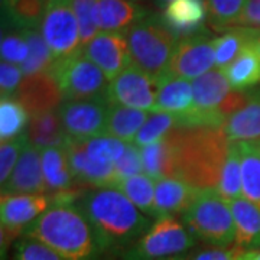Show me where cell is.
<instances>
[{
  "label": "cell",
  "instance_id": "f1b7e54d",
  "mask_svg": "<svg viewBox=\"0 0 260 260\" xmlns=\"http://www.w3.org/2000/svg\"><path fill=\"white\" fill-rule=\"evenodd\" d=\"M242 156L243 197L260 208V145L259 142H239Z\"/></svg>",
  "mask_w": 260,
  "mask_h": 260
},
{
  "label": "cell",
  "instance_id": "d4e9b609",
  "mask_svg": "<svg viewBox=\"0 0 260 260\" xmlns=\"http://www.w3.org/2000/svg\"><path fill=\"white\" fill-rule=\"evenodd\" d=\"M223 73L236 91H247L257 85L260 83V52L254 42L244 48Z\"/></svg>",
  "mask_w": 260,
  "mask_h": 260
},
{
  "label": "cell",
  "instance_id": "6da1fadb",
  "mask_svg": "<svg viewBox=\"0 0 260 260\" xmlns=\"http://www.w3.org/2000/svg\"><path fill=\"white\" fill-rule=\"evenodd\" d=\"M73 203L91 223L106 253L121 254L153 224L149 215L113 186L75 191Z\"/></svg>",
  "mask_w": 260,
  "mask_h": 260
},
{
  "label": "cell",
  "instance_id": "74e56055",
  "mask_svg": "<svg viewBox=\"0 0 260 260\" xmlns=\"http://www.w3.org/2000/svg\"><path fill=\"white\" fill-rule=\"evenodd\" d=\"M2 61L22 67L28 59L29 45L22 29H3L0 44Z\"/></svg>",
  "mask_w": 260,
  "mask_h": 260
},
{
  "label": "cell",
  "instance_id": "7a4b0ae2",
  "mask_svg": "<svg viewBox=\"0 0 260 260\" xmlns=\"http://www.w3.org/2000/svg\"><path fill=\"white\" fill-rule=\"evenodd\" d=\"M167 138L175 178L198 191H217L230 145L223 126H177Z\"/></svg>",
  "mask_w": 260,
  "mask_h": 260
},
{
  "label": "cell",
  "instance_id": "e0dca14e",
  "mask_svg": "<svg viewBox=\"0 0 260 260\" xmlns=\"http://www.w3.org/2000/svg\"><path fill=\"white\" fill-rule=\"evenodd\" d=\"M10 194H47L41 150L29 140L8 182L2 185V195Z\"/></svg>",
  "mask_w": 260,
  "mask_h": 260
},
{
  "label": "cell",
  "instance_id": "1f68e13d",
  "mask_svg": "<svg viewBox=\"0 0 260 260\" xmlns=\"http://www.w3.org/2000/svg\"><path fill=\"white\" fill-rule=\"evenodd\" d=\"M22 30L29 45L28 59L20 67L23 75L29 77L38 73L51 71L52 67L55 65L56 58L52 54L51 48L48 47L47 41L42 37L41 30L39 29H22Z\"/></svg>",
  "mask_w": 260,
  "mask_h": 260
},
{
  "label": "cell",
  "instance_id": "5b68a950",
  "mask_svg": "<svg viewBox=\"0 0 260 260\" xmlns=\"http://www.w3.org/2000/svg\"><path fill=\"white\" fill-rule=\"evenodd\" d=\"M182 223L197 240L211 247H230L236 240L232 208L215 191H201L182 214Z\"/></svg>",
  "mask_w": 260,
  "mask_h": 260
},
{
  "label": "cell",
  "instance_id": "816d5d0a",
  "mask_svg": "<svg viewBox=\"0 0 260 260\" xmlns=\"http://www.w3.org/2000/svg\"><path fill=\"white\" fill-rule=\"evenodd\" d=\"M259 145H260V142H259Z\"/></svg>",
  "mask_w": 260,
  "mask_h": 260
},
{
  "label": "cell",
  "instance_id": "ffe728a7",
  "mask_svg": "<svg viewBox=\"0 0 260 260\" xmlns=\"http://www.w3.org/2000/svg\"><path fill=\"white\" fill-rule=\"evenodd\" d=\"M201 191L186 184L179 178H164L156 181L155 186V210L156 220L167 215L184 214L194 203Z\"/></svg>",
  "mask_w": 260,
  "mask_h": 260
},
{
  "label": "cell",
  "instance_id": "277c9868",
  "mask_svg": "<svg viewBox=\"0 0 260 260\" xmlns=\"http://www.w3.org/2000/svg\"><path fill=\"white\" fill-rule=\"evenodd\" d=\"M132 64L158 80L167 73L178 39L162 22L160 13L150 12L126 32Z\"/></svg>",
  "mask_w": 260,
  "mask_h": 260
},
{
  "label": "cell",
  "instance_id": "bcb514c9",
  "mask_svg": "<svg viewBox=\"0 0 260 260\" xmlns=\"http://www.w3.org/2000/svg\"><path fill=\"white\" fill-rule=\"evenodd\" d=\"M240 260H260V250L246 251L240 256Z\"/></svg>",
  "mask_w": 260,
  "mask_h": 260
},
{
  "label": "cell",
  "instance_id": "836d02e7",
  "mask_svg": "<svg viewBox=\"0 0 260 260\" xmlns=\"http://www.w3.org/2000/svg\"><path fill=\"white\" fill-rule=\"evenodd\" d=\"M29 113L15 97H2L0 102V139H15L26 133Z\"/></svg>",
  "mask_w": 260,
  "mask_h": 260
},
{
  "label": "cell",
  "instance_id": "4dcf8cb0",
  "mask_svg": "<svg viewBox=\"0 0 260 260\" xmlns=\"http://www.w3.org/2000/svg\"><path fill=\"white\" fill-rule=\"evenodd\" d=\"M155 186L156 185L152 178L139 174V175L130 177L127 179H123L113 188H117L119 191H121L142 213L156 220Z\"/></svg>",
  "mask_w": 260,
  "mask_h": 260
},
{
  "label": "cell",
  "instance_id": "7dc6e473",
  "mask_svg": "<svg viewBox=\"0 0 260 260\" xmlns=\"http://www.w3.org/2000/svg\"><path fill=\"white\" fill-rule=\"evenodd\" d=\"M146 2H149V3L152 5V8H156V9H164V8L167 6L171 0H146Z\"/></svg>",
  "mask_w": 260,
  "mask_h": 260
},
{
  "label": "cell",
  "instance_id": "f907efd6",
  "mask_svg": "<svg viewBox=\"0 0 260 260\" xmlns=\"http://www.w3.org/2000/svg\"><path fill=\"white\" fill-rule=\"evenodd\" d=\"M136 2H142V0H136Z\"/></svg>",
  "mask_w": 260,
  "mask_h": 260
},
{
  "label": "cell",
  "instance_id": "60d3db41",
  "mask_svg": "<svg viewBox=\"0 0 260 260\" xmlns=\"http://www.w3.org/2000/svg\"><path fill=\"white\" fill-rule=\"evenodd\" d=\"M28 140V132H26L19 138L2 142V146H0V182L2 185L8 182Z\"/></svg>",
  "mask_w": 260,
  "mask_h": 260
},
{
  "label": "cell",
  "instance_id": "4316f807",
  "mask_svg": "<svg viewBox=\"0 0 260 260\" xmlns=\"http://www.w3.org/2000/svg\"><path fill=\"white\" fill-rule=\"evenodd\" d=\"M259 34L260 30L257 29L233 26L224 30L223 35L215 37L214 39L215 67L218 70H224L225 67H229L244 48L256 41Z\"/></svg>",
  "mask_w": 260,
  "mask_h": 260
},
{
  "label": "cell",
  "instance_id": "484cf974",
  "mask_svg": "<svg viewBox=\"0 0 260 260\" xmlns=\"http://www.w3.org/2000/svg\"><path fill=\"white\" fill-rule=\"evenodd\" d=\"M150 113L120 104H110L106 120V135L132 143L139 130L149 119Z\"/></svg>",
  "mask_w": 260,
  "mask_h": 260
},
{
  "label": "cell",
  "instance_id": "7c38bea8",
  "mask_svg": "<svg viewBox=\"0 0 260 260\" xmlns=\"http://www.w3.org/2000/svg\"><path fill=\"white\" fill-rule=\"evenodd\" d=\"M214 39L210 30L179 39L171 56L167 73L185 80L198 78L215 65Z\"/></svg>",
  "mask_w": 260,
  "mask_h": 260
},
{
  "label": "cell",
  "instance_id": "9a60e30c",
  "mask_svg": "<svg viewBox=\"0 0 260 260\" xmlns=\"http://www.w3.org/2000/svg\"><path fill=\"white\" fill-rule=\"evenodd\" d=\"M67 155L77 185H90L93 188H109L114 186L116 169L113 162L94 160L84 148V140L70 139L67 143Z\"/></svg>",
  "mask_w": 260,
  "mask_h": 260
},
{
  "label": "cell",
  "instance_id": "603a6c76",
  "mask_svg": "<svg viewBox=\"0 0 260 260\" xmlns=\"http://www.w3.org/2000/svg\"><path fill=\"white\" fill-rule=\"evenodd\" d=\"M194 107V93L191 83L165 73L158 78L156 112H165L175 116H185Z\"/></svg>",
  "mask_w": 260,
  "mask_h": 260
},
{
  "label": "cell",
  "instance_id": "b9f144b4",
  "mask_svg": "<svg viewBox=\"0 0 260 260\" xmlns=\"http://www.w3.org/2000/svg\"><path fill=\"white\" fill-rule=\"evenodd\" d=\"M114 169H116V179H117L116 184H119L123 179H127L130 177L139 175L140 172L143 171L142 155H140L139 146H136L133 142L127 143V148L124 150V153L114 164Z\"/></svg>",
  "mask_w": 260,
  "mask_h": 260
},
{
  "label": "cell",
  "instance_id": "83f0119b",
  "mask_svg": "<svg viewBox=\"0 0 260 260\" xmlns=\"http://www.w3.org/2000/svg\"><path fill=\"white\" fill-rule=\"evenodd\" d=\"M29 142L39 150L51 146H67V136L58 110L30 117L28 127Z\"/></svg>",
  "mask_w": 260,
  "mask_h": 260
},
{
  "label": "cell",
  "instance_id": "8d00e7d4",
  "mask_svg": "<svg viewBox=\"0 0 260 260\" xmlns=\"http://www.w3.org/2000/svg\"><path fill=\"white\" fill-rule=\"evenodd\" d=\"M84 148L87 155L94 160L116 164L127 148V142L113 138L110 135H102L84 140Z\"/></svg>",
  "mask_w": 260,
  "mask_h": 260
},
{
  "label": "cell",
  "instance_id": "4fadbf2b",
  "mask_svg": "<svg viewBox=\"0 0 260 260\" xmlns=\"http://www.w3.org/2000/svg\"><path fill=\"white\" fill-rule=\"evenodd\" d=\"M81 51L102 70L109 81L132 65L127 39L120 32H99Z\"/></svg>",
  "mask_w": 260,
  "mask_h": 260
},
{
  "label": "cell",
  "instance_id": "f35d334b",
  "mask_svg": "<svg viewBox=\"0 0 260 260\" xmlns=\"http://www.w3.org/2000/svg\"><path fill=\"white\" fill-rule=\"evenodd\" d=\"M13 260H65L52 247L30 236L22 234L13 246Z\"/></svg>",
  "mask_w": 260,
  "mask_h": 260
},
{
  "label": "cell",
  "instance_id": "2e32d148",
  "mask_svg": "<svg viewBox=\"0 0 260 260\" xmlns=\"http://www.w3.org/2000/svg\"><path fill=\"white\" fill-rule=\"evenodd\" d=\"M160 18L178 41L208 30L204 0H171L160 12Z\"/></svg>",
  "mask_w": 260,
  "mask_h": 260
},
{
  "label": "cell",
  "instance_id": "ba28073f",
  "mask_svg": "<svg viewBox=\"0 0 260 260\" xmlns=\"http://www.w3.org/2000/svg\"><path fill=\"white\" fill-rule=\"evenodd\" d=\"M41 34L56 59L73 55L83 49L80 25L71 0H48L41 23Z\"/></svg>",
  "mask_w": 260,
  "mask_h": 260
},
{
  "label": "cell",
  "instance_id": "8992f818",
  "mask_svg": "<svg viewBox=\"0 0 260 260\" xmlns=\"http://www.w3.org/2000/svg\"><path fill=\"white\" fill-rule=\"evenodd\" d=\"M197 239L177 215L160 217L139 240L123 251L121 260H165L184 256L194 249Z\"/></svg>",
  "mask_w": 260,
  "mask_h": 260
},
{
  "label": "cell",
  "instance_id": "52a82bcc",
  "mask_svg": "<svg viewBox=\"0 0 260 260\" xmlns=\"http://www.w3.org/2000/svg\"><path fill=\"white\" fill-rule=\"evenodd\" d=\"M64 100H87L106 95L109 80L102 70L78 51L56 59L51 70Z\"/></svg>",
  "mask_w": 260,
  "mask_h": 260
},
{
  "label": "cell",
  "instance_id": "d6986e66",
  "mask_svg": "<svg viewBox=\"0 0 260 260\" xmlns=\"http://www.w3.org/2000/svg\"><path fill=\"white\" fill-rule=\"evenodd\" d=\"M224 132L230 142H260V90H249L239 109L225 117Z\"/></svg>",
  "mask_w": 260,
  "mask_h": 260
},
{
  "label": "cell",
  "instance_id": "ab89813d",
  "mask_svg": "<svg viewBox=\"0 0 260 260\" xmlns=\"http://www.w3.org/2000/svg\"><path fill=\"white\" fill-rule=\"evenodd\" d=\"M73 9L80 25L81 34V47H85L99 30V25L95 20V8L99 0H71Z\"/></svg>",
  "mask_w": 260,
  "mask_h": 260
},
{
  "label": "cell",
  "instance_id": "3957f363",
  "mask_svg": "<svg viewBox=\"0 0 260 260\" xmlns=\"http://www.w3.org/2000/svg\"><path fill=\"white\" fill-rule=\"evenodd\" d=\"M74 192L52 197L54 204L23 234L48 244L65 260H102L106 251L91 223L73 203Z\"/></svg>",
  "mask_w": 260,
  "mask_h": 260
},
{
  "label": "cell",
  "instance_id": "e575fe53",
  "mask_svg": "<svg viewBox=\"0 0 260 260\" xmlns=\"http://www.w3.org/2000/svg\"><path fill=\"white\" fill-rule=\"evenodd\" d=\"M208 25L215 32H221L236 26L246 0H204Z\"/></svg>",
  "mask_w": 260,
  "mask_h": 260
},
{
  "label": "cell",
  "instance_id": "5bb4252c",
  "mask_svg": "<svg viewBox=\"0 0 260 260\" xmlns=\"http://www.w3.org/2000/svg\"><path fill=\"white\" fill-rule=\"evenodd\" d=\"M15 99L26 109L30 117L55 112L64 100L59 85L51 71L25 77Z\"/></svg>",
  "mask_w": 260,
  "mask_h": 260
},
{
  "label": "cell",
  "instance_id": "d590c367",
  "mask_svg": "<svg viewBox=\"0 0 260 260\" xmlns=\"http://www.w3.org/2000/svg\"><path fill=\"white\" fill-rule=\"evenodd\" d=\"M179 124V116L165 112H152L143 127L139 130L138 136L135 138V145L143 148L150 143L164 139L168 133Z\"/></svg>",
  "mask_w": 260,
  "mask_h": 260
},
{
  "label": "cell",
  "instance_id": "7402d4cb",
  "mask_svg": "<svg viewBox=\"0 0 260 260\" xmlns=\"http://www.w3.org/2000/svg\"><path fill=\"white\" fill-rule=\"evenodd\" d=\"M41 160L48 195L56 197L75 191L74 186L77 184L71 174L65 146H51L42 149Z\"/></svg>",
  "mask_w": 260,
  "mask_h": 260
},
{
  "label": "cell",
  "instance_id": "8fae6325",
  "mask_svg": "<svg viewBox=\"0 0 260 260\" xmlns=\"http://www.w3.org/2000/svg\"><path fill=\"white\" fill-rule=\"evenodd\" d=\"M158 80L132 64L107 85L106 99L110 104H120L145 112H156Z\"/></svg>",
  "mask_w": 260,
  "mask_h": 260
},
{
  "label": "cell",
  "instance_id": "c3c4849f",
  "mask_svg": "<svg viewBox=\"0 0 260 260\" xmlns=\"http://www.w3.org/2000/svg\"><path fill=\"white\" fill-rule=\"evenodd\" d=\"M254 45H256V48L259 49V52H260V34H259V37L256 38V41H254Z\"/></svg>",
  "mask_w": 260,
  "mask_h": 260
},
{
  "label": "cell",
  "instance_id": "681fc988",
  "mask_svg": "<svg viewBox=\"0 0 260 260\" xmlns=\"http://www.w3.org/2000/svg\"><path fill=\"white\" fill-rule=\"evenodd\" d=\"M165 260H186L185 256H178V257H171V259H165Z\"/></svg>",
  "mask_w": 260,
  "mask_h": 260
},
{
  "label": "cell",
  "instance_id": "ee69618b",
  "mask_svg": "<svg viewBox=\"0 0 260 260\" xmlns=\"http://www.w3.org/2000/svg\"><path fill=\"white\" fill-rule=\"evenodd\" d=\"M243 251L233 244L230 247H208L195 253L188 260H240Z\"/></svg>",
  "mask_w": 260,
  "mask_h": 260
},
{
  "label": "cell",
  "instance_id": "ac0fdd59",
  "mask_svg": "<svg viewBox=\"0 0 260 260\" xmlns=\"http://www.w3.org/2000/svg\"><path fill=\"white\" fill-rule=\"evenodd\" d=\"M150 12L153 10L136 0H99L95 20L102 32L124 34Z\"/></svg>",
  "mask_w": 260,
  "mask_h": 260
},
{
  "label": "cell",
  "instance_id": "d6a6232c",
  "mask_svg": "<svg viewBox=\"0 0 260 260\" xmlns=\"http://www.w3.org/2000/svg\"><path fill=\"white\" fill-rule=\"evenodd\" d=\"M225 201L240 198L242 191V156L239 142H230L229 153L223 168V174L218 188L215 191Z\"/></svg>",
  "mask_w": 260,
  "mask_h": 260
},
{
  "label": "cell",
  "instance_id": "9c48e42d",
  "mask_svg": "<svg viewBox=\"0 0 260 260\" xmlns=\"http://www.w3.org/2000/svg\"><path fill=\"white\" fill-rule=\"evenodd\" d=\"M54 204L48 194L2 195V251L12 242H16L30 224Z\"/></svg>",
  "mask_w": 260,
  "mask_h": 260
},
{
  "label": "cell",
  "instance_id": "cb8c5ba5",
  "mask_svg": "<svg viewBox=\"0 0 260 260\" xmlns=\"http://www.w3.org/2000/svg\"><path fill=\"white\" fill-rule=\"evenodd\" d=\"M48 0H2L3 29H41Z\"/></svg>",
  "mask_w": 260,
  "mask_h": 260
},
{
  "label": "cell",
  "instance_id": "f6af8a7d",
  "mask_svg": "<svg viewBox=\"0 0 260 260\" xmlns=\"http://www.w3.org/2000/svg\"><path fill=\"white\" fill-rule=\"evenodd\" d=\"M236 26L260 30V0H246L242 15L236 22Z\"/></svg>",
  "mask_w": 260,
  "mask_h": 260
},
{
  "label": "cell",
  "instance_id": "7bdbcfd3",
  "mask_svg": "<svg viewBox=\"0 0 260 260\" xmlns=\"http://www.w3.org/2000/svg\"><path fill=\"white\" fill-rule=\"evenodd\" d=\"M25 75L19 65L2 61L0 64V91L2 97H15Z\"/></svg>",
  "mask_w": 260,
  "mask_h": 260
},
{
  "label": "cell",
  "instance_id": "f546056e",
  "mask_svg": "<svg viewBox=\"0 0 260 260\" xmlns=\"http://www.w3.org/2000/svg\"><path fill=\"white\" fill-rule=\"evenodd\" d=\"M140 155L143 171L148 177L156 181L164 178H175L174 155L167 136L155 143L140 148Z\"/></svg>",
  "mask_w": 260,
  "mask_h": 260
},
{
  "label": "cell",
  "instance_id": "30bf717a",
  "mask_svg": "<svg viewBox=\"0 0 260 260\" xmlns=\"http://www.w3.org/2000/svg\"><path fill=\"white\" fill-rule=\"evenodd\" d=\"M110 103L106 95L87 100H67L58 109L65 133L70 139L87 140L106 135Z\"/></svg>",
  "mask_w": 260,
  "mask_h": 260
},
{
  "label": "cell",
  "instance_id": "44dd1931",
  "mask_svg": "<svg viewBox=\"0 0 260 260\" xmlns=\"http://www.w3.org/2000/svg\"><path fill=\"white\" fill-rule=\"evenodd\" d=\"M234 218V244L243 251L260 250V208L244 197L229 201Z\"/></svg>",
  "mask_w": 260,
  "mask_h": 260
}]
</instances>
